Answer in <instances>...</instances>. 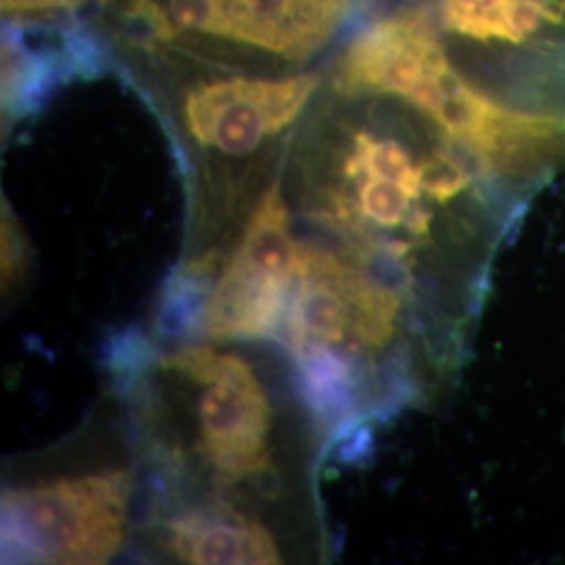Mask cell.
Listing matches in <instances>:
<instances>
[{"label":"cell","instance_id":"6da1fadb","mask_svg":"<svg viewBox=\"0 0 565 565\" xmlns=\"http://www.w3.org/2000/svg\"><path fill=\"white\" fill-rule=\"evenodd\" d=\"M361 0H109L99 20L124 55L198 57L287 72L333 49Z\"/></svg>","mask_w":565,"mask_h":565},{"label":"cell","instance_id":"7a4b0ae2","mask_svg":"<svg viewBox=\"0 0 565 565\" xmlns=\"http://www.w3.org/2000/svg\"><path fill=\"white\" fill-rule=\"evenodd\" d=\"M130 478L124 471L63 478L2 497L9 557L42 564H103L126 527Z\"/></svg>","mask_w":565,"mask_h":565},{"label":"cell","instance_id":"3957f363","mask_svg":"<svg viewBox=\"0 0 565 565\" xmlns=\"http://www.w3.org/2000/svg\"><path fill=\"white\" fill-rule=\"evenodd\" d=\"M291 212L275 182L260 195L235 254L210 289L203 331L212 340L270 338L285 321L296 281L298 242Z\"/></svg>","mask_w":565,"mask_h":565},{"label":"cell","instance_id":"277c9868","mask_svg":"<svg viewBox=\"0 0 565 565\" xmlns=\"http://www.w3.org/2000/svg\"><path fill=\"white\" fill-rule=\"evenodd\" d=\"M319 86L315 72L205 67L182 90V126L202 149L247 158L294 126Z\"/></svg>","mask_w":565,"mask_h":565},{"label":"cell","instance_id":"5b68a950","mask_svg":"<svg viewBox=\"0 0 565 565\" xmlns=\"http://www.w3.org/2000/svg\"><path fill=\"white\" fill-rule=\"evenodd\" d=\"M162 366L205 385L198 404L200 450L214 471L226 480L264 473L270 459V404L249 364L193 345L166 356Z\"/></svg>","mask_w":565,"mask_h":565},{"label":"cell","instance_id":"8992f818","mask_svg":"<svg viewBox=\"0 0 565 565\" xmlns=\"http://www.w3.org/2000/svg\"><path fill=\"white\" fill-rule=\"evenodd\" d=\"M182 562L198 565H268L279 562L273 534L239 515L193 513L172 524Z\"/></svg>","mask_w":565,"mask_h":565},{"label":"cell","instance_id":"52a82bcc","mask_svg":"<svg viewBox=\"0 0 565 565\" xmlns=\"http://www.w3.org/2000/svg\"><path fill=\"white\" fill-rule=\"evenodd\" d=\"M107 0H2L4 23L39 28H88Z\"/></svg>","mask_w":565,"mask_h":565}]
</instances>
